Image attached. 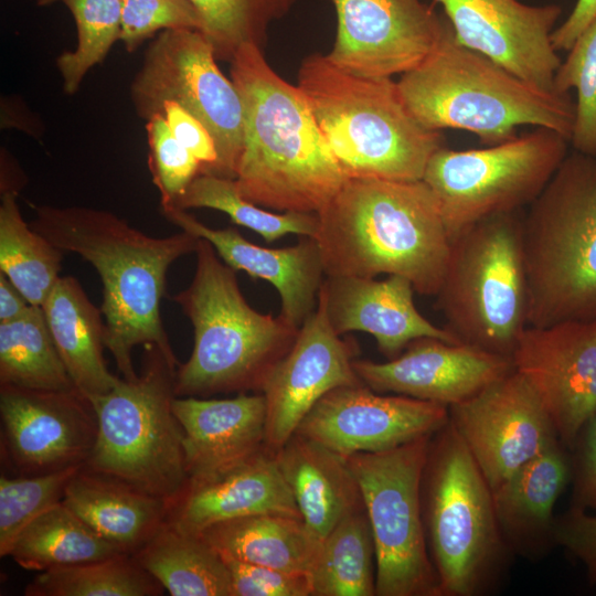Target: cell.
Instances as JSON below:
<instances>
[{
    "instance_id": "6da1fadb",
    "label": "cell",
    "mask_w": 596,
    "mask_h": 596,
    "mask_svg": "<svg viewBox=\"0 0 596 596\" xmlns=\"http://www.w3.org/2000/svg\"><path fill=\"white\" fill-rule=\"evenodd\" d=\"M31 227L62 252L88 262L103 284L105 345L126 380L136 374V345H157L179 365L161 319L169 267L194 253L199 238L181 231L153 237L115 214L83 206H40Z\"/></svg>"
},
{
    "instance_id": "7a4b0ae2",
    "label": "cell",
    "mask_w": 596,
    "mask_h": 596,
    "mask_svg": "<svg viewBox=\"0 0 596 596\" xmlns=\"http://www.w3.org/2000/svg\"><path fill=\"white\" fill-rule=\"evenodd\" d=\"M230 63L244 107L234 179L241 195L279 212L319 213L348 177L304 93L280 77L255 44L241 46Z\"/></svg>"
},
{
    "instance_id": "3957f363",
    "label": "cell",
    "mask_w": 596,
    "mask_h": 596,
    "mask_svg": "<svg viewBox=\"0 0 596 596\" xmlns=\"http://www.w3.org/2000/svg\"><path fill=\"white\" fill-rule=\"evenodd\" d=\"M317 214L326 276L400 275L415 292H438L451 238L423 180L348 178Z\"/></svg>"
},
{
    "instance_id": "277c9868",
    "label": "cell",
    "mask_w": 596,
    "mask_h": 596,
    "mask_svg": "<svg viewBox=\"0 0 596 596\" xmlns=\"http://www.w3.org/2000/svg\"><path fill=\"white\" fill-rule=\"evenodd\" d=\"M396 85L408 110L430 130L470 131L485 146L514 138L525 125L571 138L575 102L570 94L535 87L461 45L450 24L428 56Z\"/></svg>"
},
{
    "instance_id": "5b68a950",
    "label": "cell",
    "mask_w": 596,
    "mask_h": 596,
    "mask_svg": "<svg viewBox=\"0 0 596 596\" xmlns=\"http://www.w3.org/2000/svg\"><path fill=\"white\" fill-rule=\"evenodd\" d=\"M191 284L172 297L194 329L189 360L179 364L175 396L259 391L292 347L299 328L283 316L255 310L236 272L210 242L199 238Z\"/></svg>"
},
{
    "instance_id": "8992f818",
    "label": "cell",
    "mask_w": 596,
    "mask_h": 596,
    "mask_svg": "<svg viewBox=\"0 0 596 596\" xmlns=\"http://www.w3.org/2000/svg\"><path fill=\"white\" fill-rule=\"evenodd\" d=\"M298 87L348 178L423 180L428 160L444 145L408 110L391 77H363L326 55L306 56Z\"/></svg>"
},
{
    "instance_id": "52a82bcc",
    "label": "cell",
    "mask_w": 596,
    "mask_h": 596,
    "mask_svg": "<svg viewBox=\"0 0 596 596\" xmlns=\"http://www.w3.org/2000/svg\"><path fill=\"white\" fill-rule=\"evenodd\" d=\"M421 494L441 596L492 592L514 555L498 523L492 489L450 421L430 438Z\"/></svg>"
},
{
    "instance_id": "ba28073f",
    "label": "cell",
    "mask_w": 596,
    "mask_h": 596,
    "mask_svg": "<svg viewBox=\"0 0 596 596\" xmlns=\"http://www.w3.org/2000/svg\"><path fill=\"white\" fill-rule=\"evenodd\" d=\"M522 222L529 326L596 319V157L567 155Z\"/></svg>"
},
{
    "instance_id": "9c48e42d",
    "label": "cell",
    "mask_w": 596,
    "mask_h": 596,
    "mask_svg": "<svg viewBox=\"0 0 596 596\" xmlns=\"http://www.w3.org/2000/svg\"><path fill=\"white\" fill-rule=\"evenodd\" d=\"M145 348L140 375L119 379L110 392L89 398L97 436L84 467L170 504L189 480L183 433L172 408L178 365L157 345Z\"/></svg>"
},
{
    "instance_id": "30bf717a",
    "label": "cell",
    "mask_w": 596,
    "mask_h": 596,
    "mask_svg": "<svg viewBox=\"0 0 596 596\" xmlns=\"http://www.w3.org/2000/svg\"><path fill=\"white\" fill-rule=\"evenodd\" d=\"M522 220L518 212L491 216L453 237L435 296L457 341L510 359L529 326Z\"/></svg>"
},
{
    "instance_id": "8fae6325",
    "label": "cell",
    "mask_w": 596,
    "mask_h": 596,
    "mask_svg": "<svg viewBox=\"0 0 596 596\" xmlns=\"http://www.w3.org/2000/svg\"><path fill=\"white\" fill-rule=\"evenodd\" d=\"M568 142L536 127L493 146L436 150L423 181L437 199L450 238L482 220L530 206L567 157Z\"/></svg>"
},
{
    "instance_id": "7c38bea8",
    "label": "cell",
    "mask_w": 596,
    "mask_h": 596,
    "mask_svg": "<svg viewBox=\"0 0 596 596\" xmlns=\"http://www.w3.org/2000/svg\"><path fill=\"white\" fill-rule=\"evenodd\" d=\"M433 435L345 459L372 532L375 595L441 596L422 510V478Z\"/></svg>"
},
{
    "instance_id": "4fadbf2b",
    "label": "cell",
    "mask_w": 596,
    "mask_h": 596,
    "mask_svg": "<svg viewBox=\"0 0 596 596\" xmlns=\"http://www.w3.org/2000/svg\"><path fill=\"white\" fill-rule=\"evenodd\" d=\"M213 44L199 30L168 29L152 41L131 85L137 114L150 119L166 102L195 117L212 136L219 177L235 179L244 141L241 95L219 68Z\"/></svg>"
},
{
    "instance_id": "5bb4252c",
    "label": "cell",
    "mask_w": 596,
    "mask_h": 596,
    "mask_svg": "<svg viewBox=\"0 0 596 596\" xmlns=\"http://www.w3.org/2000/svg\"><path fill=\"white\" fill-rule=\"evenodd\" d=\"M337 35L327 58L363 77H391L419 65L449 26L422 0H330Z\"/></svg>"
},
{
    "instance_id": "9a60e30c",
    "label": "cell",
    "mask_w": 596,
    "mask_h": 596,
    "mask_svg": "<svg viewBox=\"0 0 596 596\" xmlns=\"http://www.w3.org/2000/svg\"><path fill=\"white\" fill-rule=\"evenodd\" d=\"M448 411L491 489L561 441L536 393L514 369Z\"/></svg>"
},
{
    "instance_id": "2e32d148",
    "label": "cell",
    "mask_w": 596,
    "mask_h": 596,
    "mask_svg": "<svg viewBox=\"0 0 596 596\" xmlns=\"http://www.w3.org/2000/svg\"><path fill=\"white\" fill-rule=\"evenodd\" d=\"M570 450L596 414V319L528 326L511 354Z\"/></svg>"
},
{
    "instance_id": "e0dca14e",
    "label": "cell",
    "mask_w": 596,
    "mask_h": 596,
    "mask_svg": "<svg viewBox=\"0 0 596 596\" xmlns=\"http://www.w3.org/2000/svg\"><path fill=\"white\" fill-rule=\"evenodd\" d=\"M2 454L19 476L84 465L97 436L91 400L77 389L0 385Z\"/></svg>"
},
{
    "instance_id": "ac0fdd59",
    "label": "cell",
    "mask_w": 596,
    "mask_h": 596,
    "mask_svg": "<svg viewBox=\"0 0 596 596\" xmlns=\"http://www.w3.org/2000/svg\"><path fill=\"white\" fill-rule=\"evenodd\" d=\"M449 421L448 407L379 393L364 383L334 389L300 422L296 434L347 458L376 453L433 435Z\"/></svg>"
},
{
    "instance_id": "d6986e66",
    "label": "cell",
    "mask_w": 596,
    "mask_h": 596,
    "mask_svg": "<svg viewBox=\"0 0 596 596\" xmlns=\"http://www.w3.org/2000/svg\"><path fill=\"white\" fill-rule=\"evenodd\" d=\"M359 348L354 339L338 334L318 294L312 313L299 328L287 354L264 383L266 445L280 448L296 432L315 404L330 391L363 383L353 361Z\"/></svg>"
},
{
    "instance_id": "ffe728a7",
    "label": "cell",
    "mask_w": 596,
    "mask_h": 596,
    "mask_svg": "<svg viewBox=\"0 0 596 596\" xmlns=\"http://www.w3.org/2000/svg\"><path fill=\"white\" fill-rule=\"evenodd\" d=\"M435 1L443 7L461 45L489 57L526 83L554 92V75L562 62L551 40L562 13L558 4L529 6L518 0Z\"/></svg>"
},
{
    "instance_id": "44dd1931",
    "label": "cell",
    "mask_w": 596,
    "mask_h": 596,
    "mask_svg": "<svg viewBox=\"0 0 596 596\" xmlns=\"http://www.w3.org/2000/svg\"><path fill=\"white\" fill-rule=\"evenodd\" d=\"M360 380L379 393L400 394L450 407L513 370L509 356L478 347L424 337L385 362L354 360Z\"/></svg>"
},
{
    "instance_id": "7402d4cb",
    "label": "cell",
    "mask_w": 596,
    "mask_h": 596,
    "mask_svg": "<svg viewBox=\"0 0 596 596\" xmlns=\"http://www.w3.org/2000/svg\"><path fill=\"white\" fill-rule=\"evenodd\" d=\"M163 216L198 238L212 244L221 259L235 272L268 281L280 298V316L296 328L317 307L324 267L315 237L301 236L298 243L283 248L256 245L234 226L213 228L175 206L161 207Z\"/></svg>"
},
{
    "instance_id": "603a6c76",
    "label": "cell",
    "mask_w": 596,
    "mask_h": 596,
    "mask_svg": "<svg viewBox=\"0 0 596 596\" xmlns=\"http://www.w3.org/2000/svg\"><path fill=\"white\" fill-rule=\"evenodd\" d=\"M414 292L412 283L400 275H387L382 280L326 276L319 290L332 329L340 336L352 331L371 334L387 360L418 338L459 342L417 310Z\"/></svg>"
},
{
    "instance_id": "cb8c5ba5",
    "label": "cell",
    "mask_w": 596,
    "mask_h": 596,
    "mask_svg": "<svg viewBox=\"0 0 596 596\" xmlns=\"http://www.w3.org/2000/svg\"><path fill=\"white\" fill-rule=\"evenodd\" d=\"M265 513L301 518L275 455L262 450L224 472L188 480L169 504L167 521L199 535L216 523Z\"/></svg>"
},
{
    "instance_id": "d4e9b609",
    "label": "cell",
    "mask_w": 596,
    "mask_h": 596,
    "mask_svg": "<svg viewBox=\"0 0 596 596\" xmlns=\"http://www.w3.org/2000/svg\"><path fill=\"white\" fill-rule=\"evenodd\" d=\"M172 408L183 433L189 480L224 472L260 453L266 444L263 393L222 400L175 396Z\"/></svg>"
},
{
    "instance_id": "484cf974",
    "label": "cell",
    "mask_w": 596,
    "mask_h": 596,
    "mask_svg": "<svg viewBox=\"0 0 596 596\" xmlns=\"http://www.w3.org/2000/svg\"><path fill=\"white\" fill-rule=\"evenodd\" d=\"M571 477L570 451L557 441L492 489L498 523L513 555L538 560L556 545L554 507Z\"/></svg>"
},
{
    "instance_id": "4316f807",
    "label": "cell",
    "mask_w": 596,
    "mask_h": 596,
    "mask_svg": "<svg viewBox=\"0 0 596 596\" xmlns=\"http://www.w3.org/2000/svg\"><path fill=\"white\" fill-rule=\"evenodd\" d=\"M275 457L302 521L319 541L363 504L345 459L315 441L295 433Z\"/></svg>"
},
{
    "instance_id": "83f0119b",
    "label": "cell",
    "mask_w": 596,
    "mask_h": 596,
    "mask_svg": "<svg viewBox=\"0 0 596 596\" xmlns=\"http://www.w3.org/2000/svg\"><path fill=\"white\" fill-rule=\"evenodd\" d=\"M62 503L119 552L132 555L166 522L169 503L84 466Z\"/></svg>"
},
{
    "instance_id": "f1b7e54d",
    "label": "cell",
    "mask_w": 596,
    "mask_h": 596,
    "mask_svg": "<svg viewBox=\"0 0 596 596\" xmlns=\"http://www.w3.org/2000/svg\"><path fill=\"white\" fill-rule=\"evenodd\" d=\"M41 307L75 387L88 398L110 392L119 377L108 371L104 358L103 313L77 278L60 276Z\"/></svg>"
},
{
    "instance_id": "f546056e",
    "label": "cell",
    "mask_w": 596,
    "mask_h": 596,
    "mask_svg": "<svg viewBox=\"0 0 596 596\" xmlns=\"http://www.w3.org/2000/svg\"><path fill=\"white\" fill-rule=\"evenodd\" d=\"M199 535L222 557L309 576L321 547L301 518L273 513L220 522Z\"/></svg>"
},
{
    "instance_id": "4dcf8cb0",
    "label": "cell",
    "mask_w": 596,
    "mask_h": 596,
    "mask_svg": "<svg viewBox=\"0 0 596 596\" xmlns=\"http://www.w3.org/2000/svg\"><path fill=\"white\" fill-rule=\"evenodd\" d=\"M131 556L172 596H232L223 557L200 535L167 520Z\"/></svg>"
},
{
    "instance_id": "1f68e13d",
    "label": "cell",
    "mask_w": 596,
    "mask_h": 596,
    "mask_svg": "<svg viewBox=\"0 0 596 596\" xmlns=\"http://www.w3.org/2000/svg\"><path fill=\"white\" fill-rule=\"evenodd\" d=\"M124 554L61 502L17 536L8 554L29 571H47Z\"/></svg>"
},
{
    "instance_id": "d6a6232c",
    "label": "cell",
    "mask_w": 596,
    "mask_h": 596,
    "mask_svg": "<svg viewBox=\"0 0 596 596\" xmlns=\"http://www.w3.org/2000/svg\"><path fill=\"white\" fill-rule=\"evenodd\" d=\"M0 385L40 391L76 389L54 344L41 306L0 323Z\"/></svg>"
},
{
    "instance_id": "836d02e7",
    "label": "cell",
    "mask_w": 596,
    "mask_h": 596,
    "mask_svg": "<svg viewBox=\"0 0 596 596\" xmlns=\"http://www.w3.org/2000/svg\"><path fill=\"white\" fill-rule=\"evenodd\" d=\"M63 252L22 217L17 193L7 190L0 205V272L33 306H42L60 277Z\"/></svg>"
},
{
    "instance_id": "e575fe53",
    "label": "cell",
    "mask_w": 596,
    "mask_h": 596,
    "mask_svg": "<svg viewBox=\"0 0 596 596\" xmlns=\"http://www.w3.org/2000/svg\"><path fill=\"white\" fill-rule=\"evenodd\" d=\"M374 543L366 514L345 515L321 542L310 574L311 596L375 595Z\"/></svg>"
},
{
    "instance_id": "d590c367",
    "label": "cell",
    "mask_w": 596,
    "mask_h": 596,
    "mask_svg": "<svg viewBox=\"0 0 596 596\" xmlns=\"http://www.w3.org/2000/svg\"><path fill=\"white\" fill-rule=\"evenodd\" d=\"M163 587L131 555L41 572L24 589L26 596H155Z\"/></svg>"
},
{
    "instance_id": "8d00e7d4",
    "label": "cell",
    "mask_w": 596,
    "mask_h": 596,
    "mask_svg": "<svg viewBox=\"0 0 596 596\" xmlns=\"http://www.w3.org/2000/svg\"><path fill=\"white\" fill-rule=\"evenodd\" d=\"M172 206L182 210L206 207L221 211L228 215L234 224L256 232L268 243L287 234L315 237L319 228L317 213L267 211L244 199L234 179L214 174H198Z\"/></svg>"
},
{
    "instance_id": "74e56055",
    "label": "cell",
    "mask_w": 596,
    "mask_h": 596,
    "mask_svg": "<svg viewBox=\"0 0 596 596\" xmlns=\"http://www.w3.org/2000/svg\"><path fill=\"white\" fill-rule=\"evenodd\" d=\"M196 8L201 32L213 44L217 60L231 62L245 44L262 49L273 22L286 17L299 0H190Z\"/></svg>"
},
{
    "instance_id": "f35d334b",
    "label": "cell",
    "mask_w": 596,
    "mask_h": 596,
    "mask_svg": "<svg viewBox=\"0 0 596 596\" xmlns=\"http://www.w3.org/2000/svg\"><path fill=\"white\" fill-rule=\"evenodd\" d=\"M64 3L77 28L75 51L56 60L66 94L77 92L89 68L102 62L116 40H119L123 0H38L39 6Z\"/></svg>"
},
{
    "instance_id": "ab89813d",
    "label": "cell",
    "mask_w": 596,
    "mask_h": 596,
    "mask_svg": "<svg viewBox=\"0 0 596 596\" xmlns=\"http://www.w3.org/2000/svg\"><path fill=\"white\" fill-rule=\"evenodd\" d=\"M84 465L33 475L0 478V555L8 556L20 532L61 502L70 480Z\"/></svg>"
},
{
    "instance_id": "60d3db41",
    "label": "cell",
    "mask_w": 596,
    "mask_h": 596,
    "mask_svg": "<svg viewBox=\"0 0 596 596\" xmlns=\"http://www.w3.org/2000/svg\"><path fill=\"white\" fill-rule=\"evenodd\" d=\"M567 52L554 75L553 89L558 94L576 89L570 143L574 151L596 157V18Z\"/></svg>"
},
{
    "instance_id": "b9f144b4",
    "label": "cell",
    "mask_w": 596,
    "mask_h": 596,
    "mask_svg": "<svg viewBox=\"0 0 596 596\" xmlns=\"http://www.w3.org/2000/svg\"><path fill=\"white\" fill-rule=\"evenodd\" d=\"M146 128L149 166L160 192L161 206H172L200 174L201 163L175 139L162 114H155L148 119Z\"/></svg>"
},
{
    "instance_id": "7bdbcfd3",
    "label": "cell",
    "mask_w": 596,
    "mask_h": 596,
    "mask_svg": "<svg viewBox=\"0 0 596 596\" xmlns=\"http://www.w3.org/2000/svg\"><path fill=\"white\" fill-rule=\"evenodd\" d=\"M202 30V21L190 0H123L119 40L134 51L159 30Z\"/></svg>"
},
{
    "instance_id": "ee69618b",
    "label": "cell",
    "mask_w": 596,
    "mask_h": 596,
    "mask_svg": "<svg viewBox=\"0 0 596 596\" xmlns=\"http://www.w3.org/2000/svg\"><path fill=\"white\" fill-rule=\"evenodd\" d=\"M231 577L232 596H311L309 575L223 557Z\"/></svg>"
},
{
    "instance_id": "f6af8a7d",
    "label": "cell",
    "mask_w": 596,
    "mask_h": 596,
    "mask_svg": "<svg viewBox=\"0 0 596 596\" xmlns=\"http://www.w3.org/2000/svg\"><path fill=\"white\" fill-rule=\"evenodd\" d=\"M555 544L583 563L588 583L596 584V513L571 507L556 517Z\"/></svg>"
},
{
    "instance_id": "bcb514c9",
    "label": "cell",
    "mask_w": 596,
    "mask_h": 596,
    "mask_svg": "<svg viewBox=\"0 0 596 596\" xmlns=\"http://www.w3.org/2000/svg\"><path fill=\"white\" fill-rule=\"evenodd\" d=\"M571 456V507L596 512V414L576 437Z\"/></svg>"
},
{
    "instance_id": "7dc6e473",
    "label": "cell",
    "mask_w": 596,
    "mask_h": 596,
    "mask_svg": "<svg viewBox=\"0 0 596 596\" xmlns=\"http://www.w3.org/2000/svg\"><path fill=\"white\" fill-rule=\"evenodd\" d=\"M170 131L201 163L200 173L216 174L217 152L206 128L190 113L174 102L161 106Z\"/></svg>"
},
{
    "instance_id": "c3c4849f",
    "label": "cell",
    "mask_w": 596,
    "mask_h": 596,
    "mask_svg": "<svg viewBox=\"0 0 596 596\" xmlns=\"http://www.w3.org/2000/svg\"><path fill=\"white\" fill-rule=\"evenodd\" d=\"M596 18V0H577L566 20L551 35L554 49L568 51L576 39Z\"/></svg>"
},
{
    "instance_id": "681fc988",
    "label": "cell",
    "mask_w": 596,
    "mask_h": 596,
    "mask_svg": "<svg viewBox=\"0 0 596 596\" xmlns=\"http://www.w3.org/2000/svg\"><path fill=\"white\" fill-rule=\"evenodd\" d=\"M31 306L23 294L0 272V323L20 319Z\"/></svg>"
}]
</instances>
